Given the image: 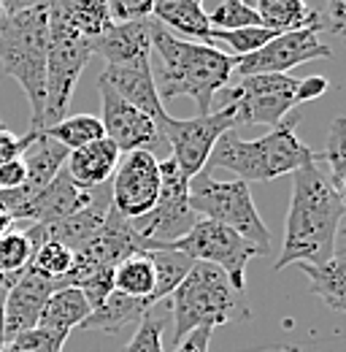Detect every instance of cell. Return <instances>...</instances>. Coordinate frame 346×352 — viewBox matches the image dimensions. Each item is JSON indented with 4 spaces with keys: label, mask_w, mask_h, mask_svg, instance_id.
Here are the masks:
<instances>
[{
    "label": "cell",
    "mask_w": 346,
    "mask_h": 352,
    "mask_svg": "<svg viewBox=\"0 0 346 352\" xmlns=\"http://www.w3.org/2000/svg\"><path fill=\"white\" fill-rule=\"evenodd\" d=\"M344 192H338L330 176L322 174L316 160L292 174V201L284 222V244L273 271L292 263H325L338 250V233L344 222Z\"/></svg>",
    "instance_id": "6da1fadb"
},
{
    "label": "cell",
    "mask_w": 346,
    "mask_h": 352,
    "mask_svg": "<svg viewBox=\"0 0 346 352\" xmlns=\"http://www.w3.org/2000/svg\"><path fill=\"white\" fill-rule=\"evenodd\" d=\"M152 49L160 57V76L154 79L160 100L192 98L198 114H211L216 92L227 87L235 57L222 49L189 38H178L152 19Z\"/></svg>",
    "instance_id": "7a4b0ae2"
},
{
    "label": "cell",
    "mask_w": 346,
    "mask_h": 352,
    "mask_svg": "<svg viewBox=\"0 0 346 352\" xmlns=\"http://www.w3.org/2000/svg\"><path fill=\"white\" fill-rule=\"evenodd\" d=\"M295 128H298L295 120H281L276 128L252 141H244L233 131H227L214 144L209 166L224 168L246 184L295 174L298 168L316 160V152L303 144Z\"/></svg>",
    "instance_id": "3957f363"
},
{
    "label": "cell",
    "mask_w": 346,
    "mask_h": 352,
    "mask_svg": "<svg viewBox=\"0 0 346 352\" xmlns=\"http://www.w3.org/2000/svg\"><path fill=\"white\" fill-rule=\"evenodd\" d=\"M173 339L181 342L195 328H216L235 320H249V304L222 268L195 261L189 274L171 293Z\"/></svg>",
    "instance_id": "277c9868"
},
{
    "label": "cell",
    "mask_w": 346,
    "mask_h": 352,
    "mask_svg": "<svg viewBox=\"0 0 346 352\" xmlns=\"http://www.w3.org/2000/svg\"><path fill=\"white\" fill-rule=\"evenodd\" d=\"M46 44H49V3L11 14L0 22V68L25 89L33 131L41 128L46 95Z\"/></svg>",
    "instance_id": "5b68a950"
},
{
    "label": "cell",
    "mask_w": 346,
    "mask_h": 352,
    "mask_svg": "<svg viewBox=\"0 0 346 352\" xmlns=\"http://www.w3.org/2000/svg\"><path fill=\"white\" fill-rule=\"evenodd\" d=\"M187 198H189V209L198 217L214 220L235 230L238 236H244L249 244L257 247L260 255L270 252V230L265 228V222L260 217L246 182H241V179L216 182L211 171L203 168L200 174L189 179Z\"/></svg>",
    "instance_id": "8992f818"
},
{
    "label": "cell",
    "mask_w": 346,
    "mask_h": 352,
    "mask_svg": "<svg viewBox=\"0 0 346 352\" xmlns=\"http://www.w3.org/2000/svg\"><path fill=\"white\" fill-rule=\"evenodd\" d=\"M92 60L89 38L71 30L60 16L49 11V44H46V95H43L41 128L65 117L73 89ZM38 128V131H41Z\"/></svg>",
    "instance_id": "52a82bcc"
},
{
    "label": "cell",
    "mask_w": 346,
    "mask_h": 352,
    "mask_svg": "<svg viewBox=\"0 0 346 352\" xmlns=\"http://www.w3.org/2000/svg\"><path fill=\"white\" fill-rule=\"evenodd\" d=\"M224 106L235 109V125H268L276 128L287 114L303 103V79L287 74L241 76L235 85L222 89Z\"/></svg>",
    "instance_id": "ba28073f"
},
{
    "label": "cell",
    "mask_w": 346,
    "mask_h": 352,
    "mask_svg": "<svg viewBox=\"0 0 346 352\" xmlns=\"http://www.w3.org/2000/svg\"><path fill=\"white\" fill-rule=\"evenodd\" d=\"M187 187H189V179L181 174V168L173 163V157L163 160L160 163V195H157V204L143 217L128 220L130 228L149 244V252L176 241L178 236H184L195 222L200 220L189 209Z\"/></svg>",
    "instance_id": "9c48e42d"
},
{
    "label": "cell",
    "mask_w": 346,
    "mask_h": 352,
    "mask_svg": "<svg viewBox=\"0 0 346 352\" xmlns=\"http://www.w3.org/2000/svg\"><path fill=\"white\" fill-rule=\"evenodd\" d=\"M171 250H178L184 255H189L192 261L200 263H211L224 271V276L233 282L235 290L244 293L246 285V265L252 258H257V247L249 244L244 236H238L235 230L224 228L214 220H200L195 222L184 236H178L176 241L165 244Z\"/></svg>",
    "instance_id": "30bf717a"
},
{
    "label": "cell",
    "mask_w": 346,
    "mask_h": 352,
    "mask_svg": "<svg viewBox=\"0 0 346 352\" xmlns=\"http://www.w3.org/2000/svg\"><path fill=\"white\" fill-rule=\"evenodd\" d=\"M233 128H235V109L222 106L211 114H198L192 120L168 117L160 125V133H163V141L171 144L173 163L181 168V174L187 179H192L209 166L214 144Z\"/></svg>",
    "instance_id": "8fae6325"
},
{
    "label": "cell",
    "mask_w": 346,
    "mask_h": 352,
    "mask_svg": "<svg viewBox=\"0 0 346 352\" xmlns=\"http://www.w3.org/2000/svg\"><path fill=\"white\" fill-rule=\"evenodd\" d=\"M319 30H322V22L301 28V30L279 33L265 46H260L257 52H252L246 57H235L233 74H238V79L241 76H257V74H287L303 63L327 60L330 46L319 41V36H316Z\"/></svg>",
    "instance_id": "7c38bea8"
},
{
    "label": "cell",
    "mask_w": 346,
    "mask_h": 352,
    "mask_svg": "<svg viewBox=\"0 0 346 352\" xmlns=\"http://www.w3.org/2000/svg\"><path fill=\"white\" fill-rule=\"evenodd\" d=\"M160 195V160L149 149L125 152L117 163L114 184L108 190L111 209L125 217L135 220L143 217Z\"/></svg>",
    "instance_id": "4fadbf2b"
},
{
    "label": "cell",
    "mask_w": 346,
    "mask_h": 352,
    "mask_svg": "<svg viewBox=\"0 0 346 352\" xmlns=\"http://www.w3.org/2000/svg\"><path fill=\"white\" fill-rule=\"evenodd\" d=\"M100 89V125H103V135L108 141L117 144V149L125 152H135V149H154L163 141L160 125L146 117L143 111H138L135 106H130L128 100H122L114 89L103 82H97Z\"/></svg>",
    "instance_id": "5bb4252c"
},
{
    "label": "cell",
    "mask_w": 346,
    "mask_h": 352,
    "mask_svg": "<svg viewBox=\"0 0 346 352\" xmlns=\"http://www.w3.org/2000/svg\"><path fill=\"white\" fill-rule=\"evenodd\" d=\"M103 192V187L97 190H84L79 187L68 171L65 166L60 168V174L54 176L43 190H38L36 195L25 198V204L19 206L16 212V225L19 222H27V225H49V222H57V220H65L76 212H82L86 206H92L97 201V195Z\"/></svg>",
    "instance_id": "9a60e30c"
},
{
    "label": "cell",
    "mask_w": 346,
    "mask_h": 352,
    "mask_svg": "<svg viewBox=\"0 0 346 352\" xmlns=\"http://www.w3.org/2000/svg\"><path fill=\"white\" fill-rule=\"evenodd\" d=\"M97 82L108 85L122 100H128L130 106H135L138 111L152 117L157 125H163L168 120V111H165V106L157 95V85H154V76H152V63L106 65V71L100 74Z\"/></svg>",
    "instance_id": "2e32d148"
},
{
    "label": "cell",
    "mask_w": 346,
    "mask_h": 352,
    "mask_svg": "<svg viewBox=\"0 0 346 352\" xmlns=\"http://www.w3.org/2000/svg\"><path fill=\"white\" fill-rule=\"evenodd\" d=\"M152 16L132 22H111V28L92 38V54H100L106 65L152 63Z\"/></svg>",
    "instance_id": "e0dca14e"
},
{
    "label": "cell",
    "mask_w": 346,
    "mask_h": 352,
    "mask_svg": "<svg viewBox=\"0 0 346 352\" xmlns=\"http://www.w3.org/2000/svg\"><path fill=\"white\" fill-rule=\"evenodd\" d=\"M54 290V282L36 274L33 268H25V274L5 293V342L38 325L43 304Z\"/></svg>",
    "instance_id": "ac0fdd59"
},
{
    "label": "cell",
    "mask_w": 346,
    "mask_h": 352,
    "mask_svg": "<svg viewBox=\"0 0 346 352\" xmlns=\"http://www.w3.org/2000/svg\"><path fill=\"white\" fill-rule=\"evenodd\" d=\"M119 157H122V152L117 149V144L103 135V138H97V141L82 146V149L68 152L65 171H68V176H71L79 187H84V190H97V187H103V184L114 176Z\"/></svg>",
    "instance_id": "d6986e66"
},
{
    "label": "cell",
    "mask_w": 346,
    "mask_h": 352,
    "mask_svg": "<svg viewBox=\"0 0 346 352\" xmlns=\"http://www.w3.org/2000/svg\"><path fill=\"white\" fill-rule=\"evenodd\" d=\"M19 160L25 163V184L19 190L30 198V195H36L38 190H43L54 176L60 174V168L68 160V149L60 146L57 141L46 138L41 131H30Z\"/></svg>",
    "instance_id": "ffe728a7"
},
{
    "label": "cell",
    "mask_w": 346,
    "mask_h": 352,
    "mask_svg": "<svg viewBox=\"0 0 346 352\" xmlns=\"http://www.w3.org/2000/svg\"><path fill=\"white\" fill-rule=\"evenodd\" d=\"M92 311L89 301L84 298V293L79 287H57L41 309V317H38V325L54 336H62L68 339L73 328H79L84 322V317Z\"/></svg>",
    "instance_id": "44dd1931"
},
{
    "label": "cell",
    "mask_w": 346,
    "mask_h": 352,
    "mask_svg": "<svg viewBox=\"0 0 346 352\" xmlns=\"http://www.w3.org/2000/svg\"><path fill=\"white\" fill-rule=\"evenodd\" d=\"M152 19H157L165 30L189 36L192 41L209 44L211 25L209 14L195 0H152Z\"/></svg>",
    "instance_id": "7402d4cb"
},
{
    "label": "cell",
    "mask_w": 346,
    "mask_h": 352,
    "mask_svg": "<svg viewBox=\"0 0 346 352\" xmlns=\"http://www.w3.org/2000/svg\"><path fill=\"white\" fill-rule=\"evenodd\" d=\"M49 11L89 41L111 28V14L106 0H49Z\"/></svg>",
    "instance_id": "603a6c76"
},
{
    "label": "cell",
    "mask_w": 346,
    "mask_h": 352,
    "mask_svg": "<svg viewBox=\"0 0 346 352\" xmlns=\"http://www.w3.org/2000/svg\"><path fill=\"white\" fill-rule=\"evenodd\" d=\"M146 311H152L146 298H128L122 293H111L106 301H100L97 307L92 309L84 317V322L79 328L84 331H119L130 322H138Z\"/></svg>",
    "instance_id": "cb8c5ba5"
},
{
    "label": "cell",
    "mask_w": 346,
    "mask_h": 352,
    "mask_svg": "<svg viewBox=\"0 0 346 352\" xmlns=\"http://www.w3.org/2000/svg\"><path fill=\"white\" fill-rule=\"evenodd\" d=\"M311 279V293L333 311L346 309V261L341 252H336L325 263H298Z\"/></svg>",
    "instance_id": "d4e9b609"
},
{
    "label": "cell",
    "mask_w": 346,
    "mask_h": 352,
    "mask_svg": "<svg viewBox=\"0 0 346 352\" xmlns=\"http://www.w3.org/2000/svg\"><path fill=\"white\" fill-rule=\"evenodd\" d=\"M252 8L257 11L260 22L276 33L301 30V28L322 22V16L311 11L305 0H255Z\"/></svg>",
    "instance_id": "484cf974"
},
{
    "label": "cell",
    "mask_w": 346,
    "mask_h": 352,
    "mask_svg": "<svg viewBox=\"0 0 346 352\" xmlns=\"http://www.w3.org/2000/svg\"><path fill=\"white\" fill-rule=\"evenodd\" d=\"M152 265H154V293L149 296V307L160 304L163 298H171V293L181 285V279L189 274L192 268V258L171 250V247H160V250H152L149 252Z\"/></svg>",
    "instance_id": "4316f807"
},
{
    "label": "cell",
    "mask_w": 346,
    "mask_h": 352,
    "mask_svg": "<svg viewBox=\"0 0 346 352\" xmlns=\"http://www.w3.org/2000/svg\"><path fill=\"white\" fill-rule=\"evenodd\" d=\"M114 293L149 301V296L154 293V265L149 252H135L114 265Z\"/></svg>",
    "instance_id": "83f0119b"
},
{
    "label": "cell",
    "mask_w": 346,
    "mask_h": 352,
    "mask_svg": "<svg viewBox=\"0 0 346 352\" xmlns=\"http://www.w3.org/2000/svg\"><path fill=\"white\" fill-rule=\"evenodd\" d=\"M36 247L25 228H11L0 236V285L8 290L30 265Z\"/></svg>",
    "instance_id": "f1b7e54d"
},
{
    "label": "cell",
    "mask_w": 346,
    "mask_h": 352,
    "mask_svg": "<svg viewBox=\"0 0 346 352\" xmlns=\"http://www.w3.org/2000/svg\"><path fill=\"white\" fill-rule=\"evenodd\" d=\"M41 133L46 138L57 141L60 146H65L68 152H73V149H82L86 144L103 138V125H100V117H92V114H73V117H62V120L54 122V125L41 128Z\"/></svg>",
    "instance_id": "f546056e"
},
{
    "label": "cell",
    "mask_w": 346,
    "mask_h": 352,
    "mask_svg": "<svg viewBox=\"0 0 346 352\" xmlns=\"http://www.w3.org/2000/svg\"><path fill=\"white\" fill-rule=\"evenodd\" d=\"M27 268H33L36 274H41V276H46L49 282H54L60 287L62 279L73 268V252L68 247L57 244V241H43V244L36 247V252H33Z\"/></svg>",
    "instance_id": "4dcf8cb0"
},
{
    "label": "cell",
    "mask_w": 346,
    "mask_h": 352,
    "mask_svg": "<svg viewBox=\"0 0 346 352\" xmlns=\"http://www.w3.org/2000/svg\"><path fill=\"white\" fill-rule=\"evenodd\" d=\"M327 163V176L333 182V187L338 192H344L346 187V120L336 117L327 128V141H325V152L319 155Z\"/></svg>",
    "instance_id": "1f68e13d"
},
{
    "label": "cell",
    "mask_w": 346,
    "mask_h": 352,
    "mask_svg": "<svg viewBox=\"0 0 346 352\" xmlns=\"http://www.w3.org/2000/svg\"><path fill=\"white\" fill-rule=\"evenodd\" d=\"M276 36H279L276 30L255 25V28H241V30H211L209 44L214 46L216 41H222V44H227L233 49V57H246V54L257 52L260 46H265Z\"/></svg>",
    "instance_id": "d6a6232c"
},
{
    "label": "cell",
    "mask_w": 346,
    "mask_h": 352,
    "mask_svg": "<svg viewBox=\"0 0 346 352\" xmlns=\"http://www.w3.org/2000/svg\"><path fill=\"white\" fill-rule=\"evenodd\" d=\"M209 14V25L211 30H241V28H255L262 25L257 16V11L252 6H246L244 0H222L219 6H214ZM265 28V25H262Z\"/></svg>",
    "instance_id": "836d02e7"
},
{
    "label": "cell",
    "mask_w": 346,
    "mask_h": 352,
    "mask_svg": "<svg viewBox=\"0 0 346 352\" xmlns=\"http://www.w3.org/2000/svg\"><path fill=\"white\" fill-rule=\"evenodd\" d=\"M165 325H168L165 317H154L152 311H146L138 320V328L130 336L125 352H165V347H163V331H165Z\"/></svg>",
    "instance_id": "e575fe53"
},
{
    "label": "cell",
    "mask_w": 346,
    "mask_h": 352,
    "mask_svg": "<svg viewBox=\"0 0 346 352\" xmlns=\"http://www.w3.org/2000/svg\"><path fill=\"white\" fill-rule=\"evenodd\" d=\"M3 352H65V339L43 328H30L8 339L3 344Z\"/></svg>",
    "instance_id": "d590c367"
},
{
    "label": "cell",
    "mask_w": 346,
    "mask_h": 352,
    "mask_svg": "<svg viewBox=\"0 0 346 352\" xmlns=\"http://www.w3.org/2000/svg\"><path fill=\"white\" fill-rule=\"evenodd\" d=\"M111 22H132L152 16V0H106Z\"/></svg>",
    "instance_id": "8d00e7d4"
},
{
    "label": "cell",
    "mask_w": 346,
    "mask_h": 352,
    "mask_svg": "<svg viewBox=\"0 0 346 352\" xmlns=\"http://www.w3.org/2000/svg\"><path fill=\"white\" fill-rule=\"evenodd\" d=\"M211 333H214V328H195V331H189L178 344H176V350L173 352H209V344H211Z\"/></svg>",
    "instance_id": "74e56055"
},
{
    "label": "cell",
    "mask_w": 346,
    "mask_h": 352,
    "mask_svg": "<svg viewBox=\"0 0 346 352\" xmlns=\"http://www.w3.org/2000/svg\"><path fill=\"white\" fill-rule=\"evenodd\" d=\"M25 144H27V135H16V133L0 128V166L8 160H16L25 149Z\"/></svg>",
    "instance_id": "f35d334b"
},
{
    "label": "cell",
    "mask_w": 346,
    "mask_h": 352,
    "mask_svg": "<svg viewBox=\"0 0 346 352\" xmlns=\"http://www.w3.org/2000/svg\"><path fill=\"white\" fill-rule=\"evenodd\" d=\"M22 184H25V163L19 157L0 166V190H19Z\"/></svg>",
    "instance_id": "ab89813d"
},
{
    "label": "cell",
    "mask_w": 346,
    "mask_h": 352,
    "mask_svg": "<svg viewBox=\"0 0 346 352\" xmlns=\"http://www.w3.org/2000/svg\"><path fill=\"white\" fill-rule=\"evenodd\" d=\"M325 25L330 28V33L344 36V30H346V0H327Z\"/></svg>",
    "instance_id": "60d3db41"
},
{
    "label": "cell",
    "mask_w": 346,
    "mask_h": 352,
    "mask_svg": "<svg viewBox=\"0 0 346 352\" xmlns=\"http://www.w3.org/2000/svg\"><path fill=\"white\" fill-rule=\"evenodd\" d=\"M49 0H0V8L5 16L11 14H19V11H27V8H36V6H43Z\"/></svg>",
    "instance_id": "b9f144b4"
},
{
    "label": "cell",
    "mask_w": 346,
    "mask_h": 352,
    "mask_svg": "<svg viewBox=\"0 0 346 352\" xmlns=\"http://www.w3.org/2000/svg\"><path fill=\"white\" fill-rule=\"evenodd\" d=\"M5 287L0 285V352H3V344H5Z\"/></svg>",
    "instance_id": "7bdbcfd3"
},
{
    "label": "cell",
    "mask_w": 346,
    "mask_h": 352,
    "mask_svg": "<svg viewBox=\"0 0 346 352\" xmlns=\"http://www.w3.org/2000/svg\"><path fill=\"white\" fill-rule=\"evenodd\" d=\"M260 352H301L298 347H268V350H260Z\"/></svg>",
    "instance_id": "ee69618b"
},
{
    "label": "cell",
    "mask_w": 346,
    "mask_h": 352,
    "mask_svg": "<svg viewBox=\"0 0 346 352\" xmlns=\"http://www.w3.org/2000/svg\"><path fill=\"white\" fill-rule=\"evenodd\" d=\"M244 3H246V6H255V0H244Z\"/></svg>",
    "instance_id": "f6af8a7d"
},
{
    "label": "cell",
    "mask_w": 346,
    "mask_h": 352,
    "mask_svg": "<svg viewBox=\"0 0 346 352\" xmlns=\"http://www.w3.org/2000/svg\"><path fill=\"white\" fill-rule=\"evenodd\" d=\"M3 19H5V14H3V8H0V22H3Z\"/></svg>",
    "instance_id": "bcb514c9"
},
{
    "label": "cell",
    "mask_w": 346,
    "mask_h": 352,
    "mask_svg": "<svg viewBox=\"0 0 346 352\" xmlns=\"http://www.w3.org/2000/svg\"><path fill=\"white\" fill-rule=\"evenodd\" d=\"M195 3H203V0H195Z\"/></svg>",
    "instance_id": "7dc6e473"
},
{
    "label": "cell",
    "mask_w": 346,
    "mask_h": 352,
    "mask_svg": "<svg viewBox=\"0 0 346 352\" xmlns=\"http://www.w3.org/2000/svg\"><path fill=\"white\" fill-rule=\"evenodd\" d=\"M0 128H3V125H0Z\"/></svg>",
    "instance_id": "c3c4849f"
}]
</instances>
